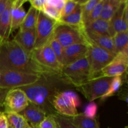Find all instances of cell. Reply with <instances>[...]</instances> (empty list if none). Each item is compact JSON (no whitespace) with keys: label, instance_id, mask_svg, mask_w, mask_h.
<instances>
[{"label":"cell","instance_id":"10","mask_svg":"<svg viewBox=\"0 0 128 128\" xmlns=\"http://www.w3.org/2000/svg\"><path fill=\"white\" fill-rule=\"evenodd\" d=\"M34 61L42 67L57 72H61L62 66L59 62L50 44L34 49L31 53Z\"/></svg>","mask_w":128,"mask_h":128},{"label":"cell","instance_id":"27","mask_svg":"<svg viewBox=\"0 0 128 128\" xmlns=\"http://www.w3.org/2000/svg\"><path fill=\"white\" fill-rule=\"evenodd\" d=\"M100 0H86V1H78L79 4L81 5L82 9V21L84 27V24L90 16V13L95 7Z\"/></svg>","mask_w":128,"mask_h":128},{"label":"cell","instance_id":"19","mask_svg":"<svg viewBox=\"0 0 128 128\" xmlns=\"http://www.w3.org/2000/svg\"><path fill=\"white\" fill-rule=\"evenodd\" d=\"M85 34L89 44H94L116 54L112 37L91 33L86 31H85Z\"/></svg>","mask_w":128,"mask_h":128},{"label":"cell","instance_id":"13","mask_svg":"<svg viewBox=\"0 0 128 128\" xmlns=\"http://www.w3.org/2000/svg\"><path fill=\"white\" fill-rule=\"evenodd\" d=\"M128 1L122 0L118 9L110 21V34L111 37L119 32L128 31Z\"/></svg>","mask_w":128,"mask_h":128},{"label":"cell","instance_id":"7","mask_svg":"<svg viewBox=\"0 0 128 128\" xmlns=\"http://www.w3.org/2000/svg\"><path fill=\"white\" fill-rule=\"evenodd\" d=\"M90 66L91 79L96 77L106 67L116 54L92 44L89 45L87 54Z\"/></svg>","mask_w":128,"mask_h":128},{"label":"cell","instance_id":"2","mask_svg":"<svg viewBox=\"0 0 128 128\" xmlns=\"http://www.w3.org/2000/svg\"><path fill=\"white\" fill-rule=\"evenodd\" d=\"M14 71L41 76L52 72L36 63L29 54L13 40L0 45V72Z\"/></svg>","mask_w":128,"mask_h":128},{"label":"cell","instance_id":"41","mask_svg":"<svg viewBox=\"0 0 128 128\" xmlns=\"http://www.w3.org/2000/svg\"><path fill=\"white\" fill-rule=\"evenodd\" d=\"M1 41H0V45H1Z\"/></svg>","mask_w":128,"mask_h":128},{"label":"cell","instance_id":"26","mask_svg":"<svg viewBox=\"0 0 128 128\" xmlns=\"http://www.w3.org/2000/svg\"><path fill=\"white\" fill-rule=\"evenodd\" d=\"M114 51L116 54L122 51L126 46H128V31L119 32L115 34L112 37Z\"/></svg>","mask_w":128,"mask_h":128},{"label":"cell","instance_id":"18","mask_svg":"<svg viewBox=\"0 0 128 128\" xmlns=\"http://www.w3.org/2000/svg\"><path fill=\"white\" fill-rule=\"evenodd\" d=\"M11 4L12 1L8 0L4 11L0 16V41L1 44L8 40L11 33Z\"/></svg>","mask_w":128,"mask_h":128},{"label":"cell","instance_id":"31","mask_svg":"<svg viewBox=\"0 0 128 128\" xmlns=\"http://www.w3.org/2000/svg\"><path fill=\"white\" fill-rule=\"evenodd\" d=\"M42 12L49 18L54 20L57 22H59L61 19V12H59L56 8L52 7V6L48 4L46 2L42 8Z\"/></svg>","mask_w":128,"mask_h":128},{"label":"cell","instance_id":"40","mask_svg":"<svg viewBox=\"0 0 128 128\" xmlns=\"http://www.w3.org/2000/svg\"><path fill=\"white\" fill-rule=\"evenodd\" d=\"M39 128L38 127H34V126H31V128Z\"/></svg>","mask_w":128,"mask_h":128},{"label":"cell","instance_id":"16","mask_svg":"<svg viewBox=\"0 0 128 128\" xmlns=\"http://www.w3.org/2000/svg\"><path fill=\"white\" fill-rule=\"evenodd\" d=\"M13 40L28 53L31 54L36 43V30H19Z\"/></svg>","mask_w":128,"mask_h":128},{"label":"cell","instance_id":"36","mask_svg":"<svg viewBox=\"0 0 128 128\" xmlns=\"http://www.w3.org/2000/svg\"><path fill=\"white\" fill-rule=\"evenodd\" d=\"M65 2L66 0H46V2L48 4L52 6L60 12H61L63 9Z\"/></svg>","mask_w":128,"mask_h":128},{"label":"cell","instance_id":"35","mask_svg":"<svg viewBox=\"0 0 128 128\" xmlns=\"http://www.w3.org/2000/svg\"><path fill=\"white\" fill-rule=\"evenodd\" d=\"M39 128H58L54 115H47L44 120L40 123Z\"/></svg>","mask_w":128,"mask_h":128},{"label":"cell","instance_id":"12","mask_svg":"<svg viewBox=\"0 0 128 128\" xmlns=\"http://www.w3.org/2000/svg\"><path fill=\"white\" fill-rule=\"evenodd\" d=\"M29 102L26 94L21 89H11L8 91L4 100L3 112L19 113L27 107Z\"/></svg>","mask_w":128,"mask_h":128},{"label":"cell","instance_id":"30","mask_svg":"<svg viewBox=\"0 0 128 128\" xmlns=\"http://www.w3.org/2000/svg\"><path fill=\"white\" fill-rule=\"evenodd\" d=\"M104 2V0H100L99 1V2H98L97 4L95 6V7L94 8L92 11L90 13V16H89L88 18L87 21L85 23L84 27L91 22H93L95 20L100 18L102 10V7H103Z\"/></svg>","mask_w":128,"mask_h":128},{"label":"cell","instance_id":"20","mask_svg":"<svg viewBox=\"0 0 128 128\" xmlns=\"http://www.w3.org/2000/svg\"><path fill=\"white\" fill-rule=\"evenodd\" d=\"M84 30L86 32L111 37L110 34V21L101 18L95 20L85 26Z\"/></svg>","mask_w":128,"mask_h":128},{"label":"cell","instance_id":"38","mask_svg":"<svg viewBox=\"0 0 128 128\" xmlns=\"http://www.w3.org/2000/svg\"><path fill=\"white\" fill-rule=\"evenodd\" d=\"M0 128H8L7 117L3 111H0Z\"/></svg>","mask_w":128,"mask_h":128},{"label":"cell","instance_id":"9","mask_svg":"<svg viewBox=\"0 0 128 128\" xmlns=\"http://www.w3.org/2000/svg\"><path fill=\"white\" fill-rule=\"evenodd\" d=\"M58 22L49 18L42 11H39L36 28V43L34 49L48 44L53 36L54 31Z\"/></svg>","mask_w":128,"mask_h":128},{"label":"cell","instance_id":"6","mask_svg":"<svg viewBox=\"0 0 128 128\" xmlns=\"http://www.w3.org/2000/svg\"><path fill=\"white\" fill-rule=\"evenodd\" d=\"M40 76L14 71L0 72V90H9L35 83Z\"/></svg>","mask_w":128,"mask_h":128},{"label":"cell","instance_id":"22","mask_svg":"<svg viewBox=\"0 0 128 128\" xmlns=\"http://www.w3.org/2000/svg\"><path fill=\"white\" fill-rule=\"evenodd\" d=\"M72 124L79 128H100V122L96 118L89 119L82 114H78L72 118H68Z\"/></svg>","mask_w":128,"mask_h":128},{"label":"cell","instance_id":"14","mask_svg":"<svg viewBox=\"0 0 128 128\" xmlns=\"http://www.w3.org/2000/svg\"><path fill=\"white\" fill-rule=\"evenodd\" d=\"M90 44L86 43L75 44L64 48L62 66H68L86 56Z\"/></svg>","mask_w":128,"mask_h":128},{"label":"cell","instance_id":"4","mask_svg":"<svg viewBox=\"0 0 128 128\" xmlns=\"http://www.w3.org/2000/svg\"><path fill=\"white\" fill-rule=\"evenodd\" d=\"M81 101L78 95L71 90L60 92L54 98L52 106L56 113L66 118H72L78 114L77 108L80 107Z\"/></svg>","mask_w":128,"mask_h":128},{"label":"cell","instance_id":"17","mask_svg":"<svg viewBox=\"0 0 128 128\" xmlns=\"http://www.w3.org/2000/svg\"><path fill=\"white\" fill-rule=\"evenodd\" d=\"M26 1L24 0L12 1L11 8V32L21 26L26 17V12L22 6Z\"/></svg>","mask_w":128,"mask_h":128},{"label":"cell","instance_id":"25","mask_svg":"<svg viewBox=\"0 0 128 128\" xmlns=\"http://www.w3.org/2000/svg\"><path fill=\"white\" fill-rule=\"evenodd\" d=\"M38 13L39 11L31 6L29 9L28 13H26V17L20 27V30L27 31V30L35 29Z\"/></svg>","mask_w":128,"mask_h":128},{"label":"cell","instance_id":"15","mask_svg":"<svg viewBox=\"0 0 128 128\" xmlns=\"http://www.w3.org/2000/svg\"><path fill=\"white\" fill-rule=\"evenodd\" d=\"M19 114L27 121L30 126L38 128L40 123L47 116L40 106L30 102L27 107Z\"/></svg>","mask_w":128,"mask_h":128},{"label":"cell","instance_id":"1","mask_svg":"<svg viewBox=\"0 0 128 128\" xmlns=\"http://www.w3.org/2000/svg\"><path fill=\"white\" fill-rule=\"evenodd\" d=\"M72 88L61 72L52 71L41 74L35 83L19 88L25 92L29 102L40 106L46 115H54L57 114L52 106L54 96Z\"/></svg>","mask_w":128,"mask_h":128},{"label":"cell","instance_id":"42","mask_svg":"<svg viewBox=\"0 0 128 128\" xmlns=\"http://www.w3.org/2000/svg\"><path fill=\"white\" fill-rule=\"evenodd\" d=\"M108 128H110V127H108Z\"/></svg>","mask_w":128,"mask_h":128},{"label":"cell","instance_id":"29","mask_svg":"<svg viewBox=\"0 0 128 128\" xmlns=\"http://www.w3.org/2000/svg\"><path fill=\"white\" fill-rule=\"evenodd\" d=\"M48 43L49 44H50V47L51 48V49H52V51H53V52H54L55 55H56L59 62L62 66V62H63L64 48L61 46V44L59 42V41L54 38L53 36H52V38L50 39ZM62 67H63V66H62Z\"/></svg>","mask_w":128,"mask_h":128},{"label":"cell","instance_id":"39","mask_svg":"<svg viewBox=\"0 0 128 128\" xmlns=\"http://www.w3.org/2000/svg\"><path fill=\"white\" fill-rule=\"evenodd\" d=\"M8 0H0V16L2 14L7 6Z\"/></svg>","mask_w":128,"mask_h":128},{"label":"cell","instance_id":"28","mask_svg":"<svg viewBox=\"0 0 128 128\" xmlns=\"http://www.w3.org/2000/svg\"><path fill=\"white\" fill-rule=\"evenodd\" d=\"M122 82H123V79L122 78V76H116V77L112 78L110 88H109L108 90L106 92V94L101 98V100L103 101L108 98L113 96L117 91H118L120 88L121 87Z\"/></svg>","mask_w":128,"mask_h":128},{"label":"cell","instance_id":"34","mask_svg":"<svg viewBox=\"0 0 128 128\" xmlns=\"http://www.w3.org/2000/svg\"><path fill=\"white\" fill-rule=\"evenodd\" d=\"M77 4L78 1L66 0L65 4L61 12V18L66 17V16H68L70 14H71L73 11V10H74Z\"/></svg>","mask_w":128,"mask_h":128},{"label":"cell","instance_id":"11","mask_svg":"<svg viewBox=\"0 0 128 128\" xmlns=\"http://www.w3.org/2000/svg\"><path fill=\"white\" fill-rule=\"evenodd\" d=\"M128 66V45L116 54L113 60L96 76L114 78L122 76L127 71ZM95 78V77H94Z\"/></svg>","mask_w":128,"mask_h":128},{"label":"cell","instance_id":"33","mask_svg":"<svg viewBox=\"0 0 128 128\" xmlns=\"http://www.w3.org/2000/svg\"><path fill=\"white\" fill-rule=\"evenodd\" d=\"M55 120L57 122L58 128H79L69 120L68 118L61 116L58 114H54Z\"/></svg>","mask_w":128,"mask_h":128},{"label":"cell","instance_id":"3","mask_svg":"<svg viewBox=\"0 0 128 128\" xmlns=\"http://www.w3.org/2000/svg\"><path fill=\"white\" fill-rule=\"evenodd\" d=\"M61 74L74 88H78L91 80L90 62L88 56L62 67Z\"/></svg>","mask_w":128,"mask_h":128},{"label":"cell","instance_id":"24","mask_svg":"<svg viewBox=\"0 0 128 128\" xmlns=\"http://www.w3.org/2000/svg\"><path fill=\"white\" fill-rule=\"evenodd\" d=\"M5 113V112H4ZM8 128H30L31 126L19 113L6 112Z\"/></svg>","mask_w":128,"mask_h":128},{"label":"cell","instance_id":"21","mask_svg":"<svg viewBox=\"0 0 128 128\" xmlns=\"http://www.w3.org/2000/svg\"><path fill=\"white\" fill-rule=\"evenodd\" d=\"M58 22L61 24L76 26V27L84 28L82 21V9L81 5L78 3L76 4L74 10L71 14L66 17L61 18Z\"/></svg>","mask_w":128,"mask_h":128},{"label":"cell","instance_id":"5","mask_svg":"<svg viewBox=\"0 0 128 128\" xmlns=\"http://www.w3.org/2000/svg\"><path fill=\"white\" fill-rule=\"evenodd\" d=\"M53 36L64 48L75 44H90L85 34L84 28L69 26L58 22L54 31Z\"/></svg>","mask_w":128,"mask_h":128},{"label":"cell","instance_id":"8","mask_svg":"<svg viewBox=\"0 0 128 128\" xmlns=\"http://www.w3.org/2000/svg\"><path fill=\"white\" fill-rule=\"evenodd\" d=\"M112 80V78L97 76L90 80L76 89L88 100L92 102L106 94Z\"/></svg>","mask_w":128,"mask_h":128},{"label":"cell","instance_id":"23","mask_svg":"<svg viewBox=\"0 0 128 128\" xmlns=\"http://www.w3.org/2000/svg\"><path fill=\"white\" fill-rule=\"evenodd\" d=\"M122 0H104L103 7L100 18L110 21L118 9Z\"/></svg>","mask_w":128,"mask_h":128},{"label":"cell","instance_id":"32","mask_svg":"<svg viewBox=\"0 0 128 128\" xmlns=\"http://www.w3.org/2000/svg\"><path fill=\"white\" fill-rule=\"evenodd\" d=\"M98 112V105L94 101L90 102L88 104L87 106L85 107L84 110L83 111V115L84 117L89 119L96 118V116Z\"/></svg>","mask_w":128,"mask_h":128},{"label":"cell","instance_id":"37","mask_svg":"<svg viewBox=\"0 0 128 128\" xmlns=\"http://www.w3.org/2000/svg\"><path fill=\"white\" fill-rule=\"evenodd\" d=\"M31 7L34 8L39 11H42L44 6L46 4V0H30Z\"/></svg>","mask_w":128,"mask_h":128}]
</instances>
